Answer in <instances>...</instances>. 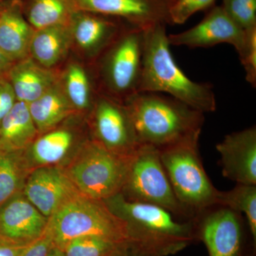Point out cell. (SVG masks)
<instances>
[{
	"label": "cell",
	"mask_w": 256,
	"mask_h": 256,
	"mask_svg": "<svg viewBox=\"0 0 256 256\" xmlns=\"http://www.w3.org/2000/svg\"><path fill=\"white\" fill-rule=\"evenodd\" d=\"M165 25L156 24L144 30L139 92L171 96L204 114L214 112L216 100L213 86L194 82L180 68L172 54Z\"/></svg>",
	"instance_id": "1"
},
{
	"label": "cell",
	"mask_w": 256,
	"mask_h": 256,
	"mask_svg": "<svg viewBox=\"0 0 256 256\" xmlns=\"http://www.w3.org/2000/svg\"><path fill=\"white\" fill-rule=\"evenodd\" d=\"M124 104L140 144L160 150L202 132L204 114L171 96L138 92Z\"/></svg>",
	"instance_id": "2"
},
{
	"label": "cell",
	"mask_w": 256,
	"mask_h": 256,
	"mask_svg": "<svg viewBox=\"0 0 256 256\" xmlns=\"http://www.w3.org/2000/svg\"><path fill=\"white\" fill-rule=\"evenodd\" d=\"M114 214L127 226L131 242L154 252L174 250L191 238L194 220L182 223L169 210L158 205L130 201L120 193L104 200Z\"/></svg>",
	"instance_id": "3"
},
{
	"label": "cell",
	"mask_w": 256,
	"mask_h": 256,
	"mask_svg": "<svg viewBox=\"0 0 256 256\" xmlns=\"http://www.w3.org/2000/svg\"><path fill=\"white\" fill-rule=\"evenodd\" d=\"M201 132L160 149V159L175 196L194 216L216 205L218 190L206 174L198 151Z\"/></svg>",
	"instance_id": "4"
},
{
	"label": "cell",
	"mask_w": 256,
	"mask_h": 256,
	"mask_svg": "<svg viewBox=\"0 0 256 256\" xmlns=\"http://www.w3.org/2000/svg\"><path fill=\"white\" fill-rule=\"evenodd\" d=\"M46 232L54 246L63 250L70 240L95 236L124 244L131 242L127 226L104 201L80 194L69 200L48 218Z\"/></svg>",
	"instance_id": "5"
},
{
	"label": "cell",
	"mask_w": 256,
	"mask_h": 256,
	"mask_svg": "<svg viewBox=\"0 0 256 256\" xmlns=\"http://www.w3.org/2000/svg\"><path fill=\"white\" fill-rule=\"evenodd\" d=\"M144 30L129 25L98 58L100 94L124 104L139 92Z\"/></svg>",
	"instance_id": "6"
},
{
	"label": "cell",
	"mask_w": 256,
	"mask_h": 256,
	"mask_svg": "<svg viewBox=\"0 0 256 256\" xmlns=\"http://www.w3.org/2000/svg\"><path fill=\"white\" fill-rule=\"evenodd\" d=\"M130 158L114 154L92 139L82 143L64 170L82 194L104 201L120 193Z\"/></svg>",
	"instance_id": "7"
},
{
	"label": "cell",
	"mask_w": 256,
	"mask_h": 256,
	"mask_svg": "<svg viewBox=\"0 0 256 256\" xmlns=\"http://www.w3.org/2000/svg\"><path fill=\"white\" fill-rule=\"evenodd\" d=\"M120 194L130 201L162 207L178 218H194L175 196L156 146L140 144L130 158Z\"/></svg>",
	"instance_id": "8"
},
{
	"label": "cell",
	"mask_w": 256,
	"mask_h": 256,
	"mask_svg": "<svg viewBox=\"0 0 256 256\" xmlns=\"http://www.w3.org/2000/svg\"><path fill=\"white\" fill-rule=\"evenodd\" d=\"M92 111V139L118 156L130 158L140 143L124 102L99 92Z\"/></svg>",
	"instance_id": "9"
},
{
	"label": "cell",
	"mask_w": 256,
	"mask_h": 256,
	"mask_svg": "<svg viewBox=\"0 0 256 256\" xmlns=\"http://www.w3.org/2000/svg\"><path fill=\"white\" fill-rule=\"evenodd\" d=\"M170 46L208 48L228 44L242 54L246 42V32L239 28L222 6L210 10L204 18L186 31L168 35Z\"/></svg>",
	"instance_id": "10"
},
{
	"label": "cell",
	"mask_w": 256,
	"mask_h": 256,
	"mask_svg": "<svg viewBox=\"0 0 256 256\" xmlns=\"http://www.w3.org/2000/svg\"><path fill=\"white\" fill-rule=\"evenodd\" d=\"M210 256H240L242 217L227 207L216 205L194 218Z\"/></svg>",
	"instance_id": "11"
},
{
	"label": "cell",
	"mask_w": 256,
	"mask_h": 256,
	"mask_svg": "<svg viewBox=\"0 0 256 256\" xmlns=\"http://www.w3.org/2000/svg\"><path fill=\"white\" fill-rule=\"evenodd\" d=\"M23 194L42 214L50 218L80 193L63 168L50 165L37 166L30 171Z\"/></svg>",
	"instance_id": "12"
},
{
	"label": "cell",
	"mask_w": 256,
	"mask_h": 256,
	"mask_svg": "<svg viewBox=\"0 0 256 256\" xmlns=\"http://www.w3.org/2000/svg\"><path fill=\"white\" fill-rule=\"evenodd\" d=\"M172 0H75L79 11L112 16L128 24L146 28L156 24H170Z\"/></svg>",
	"instance_id": "13"
},
{
	"label": "cell",
	"mask_w": 256,
	"mask_h": 256,
	"mask_svg": "<svg viewBox=\"0 0 256 256\" xmlns=\"http://www.w3.org/2000/svg\"><path fill=\"white\" fill-rule=\"evenodd\" d=\"M216 149L224 178L237 184L256 185V128L227 134Z\"/></svg>",
	"instance_id": "14"
},
{
	"label": "cell",
	"mask_w": 256,
	"mask_h": 256,
	"mask_svg": "<svg viewBox=\"0 0 256 256\" xmlns=\"http://www.w3.org/2000/svg\"><path fill=\"white\" fill-rule=\"evenodd\" d=\"M48 222L23 192L0 207V237L20 245L28 246L41 238Z\"/></svg>",
	"instance_id": "15"
},
{
	"label": "cell",
	"mask_w": 256,
	"mask_h": 256,
	"mask_svg": "<svg viewBox=\"0 0 256 256\" xmlns=\"http://www.w3.org/2000/svg\"><path fill=\"white\" fill-rule=\"evenodd\" d=\"M120 18L79 11L70 22L72 45L97 60L126 28Z\"/></svg>",
	"instance_id": "16"
},
{
	"label": "cell",
	"mask_w": 256,
	"mask_h": 256,
	"mask_svg": "<svg viewBox=\"0 0 256 256\" xmlns=\"http://www.w3.org/2000/svg\"><path fill=\"white\" fill-rule=\"evenodd\" d=\"M34 32L24 14L22 0H0V50L13 62L28 56Z\"/></svg>",
	"instance_id": "17"
},
{
	"label": "cell",
	"mask_w": 256,
	"mask_h": 256,
	"mask_svg": "<svg viewBox=\"0 0 256 256\" xmlns=\"http://www.w3.org/2000/svg\"><path fill=\"white\" fill-rule=\"evenodd\" d=\"M60 76L55 69L45 68L28 56L14 62L6 78L16 100L30 104L53 86Z\"/></svg>",
	"instance_id": "18"
},
{
	"label": "cell",
	"mask_w": 256,
	"mask_h": 256,
	"mask_svg": "<svg viewBox=\"0 0 256 256\" xmlns=\"http://www.w3.org/2000/svg\"><path fill=\"white\" fill-rule=\"evenodd\" d=\"M64 122L40 134L25 150L30 166L31 162L36 164L35 168L57 164L70 153L77 142L78 133L73 126Z\"/></svg>",
	"instance_id": "19"
},
{
	"label": "cell",
	"mask_w": 256,
	"mask_h": 256,
	"mask_svg": "<svg viewBox=\"0 0 256 256\" xmlns=\"http://www.w3.org/2000/svg\"><path fill=\"white\" fill-rule=\"evenodd\" d=\"M72 46L70 24L40 28L32 35L28 56L45 68L55 69Z\"/></svg>",
	"instance_id": "20"
},
{
	"label": "cell",
	"mask_w": 256,
	"mask_h": 256,
	"mask_svg": "<svg viewBox=\"0 0 256 256\" xmlns=\"http://www.w3.org/2000/svg\"><path fill=\"white\" fill-rule=\"evenodd\" d=\"M28 106L38 136L57 127L76 114L64 92L60 76L53 86Z\"/></svg>",
	"instance_id": "21"
},
{
	"label": "cell",
	"mask_w": 256,
	"mask_h": 256,
	"mask_svg": "<svg viewBox=\"0 0 256 256\" xmlns=\"http://www.w3.org/2000/svg\"><path fill=\"white\" fill-rule=\"evenodd\" d=\"M38 136L28 104L16 101L0 122V150H26Z\"/></svg>",
	"instance_id": "22"
},
{
	"label": "cell",
	"mask_w": 256,
	"mask_h": 256,
	"mask_svg": "<svg viewBox=\"0 0 256 256\" xmlns=\"http://www.w3.org/2000/svg\"><path fill=\"white\" fill-rule=\"evenodd\" d=\"M25 18L34 30L69 24L79 10L75 0H22Z\"/></svg>",
	"instance_id": "23"
},
{
	"label": "cell",
	"mask_w": 256,
	"mask_h": 256,
	"mask_svg": "<svg viewBox=\"0 0 256 256\" xmlns=\"http://www.w3.org/2000/svg\"><path fill=\"white\" fill-rule=\"evenodd\" d=\"M31 170L25 150H0V207L23 192Z\"/></svg>",
	"instance_id": "24"
},
{
	"label": "cell",
	"mask_w": 256,
	"mask_h": 256,
	"mask_svg": "<svg viewBox=\"0 0 256 256\" xmlns=\"http://www.w3.org/2000/svg\"><path fill=\"white\" fill-rule=\"evenodd\" d=\"M60 80L64 92L76 112L92 110L98 95H94L92 84L85 67L77 62H72L60 76Z\"/></svg>",
	"instance_id": "25"
},
{
	"label": "cell",
	"mask_w": 256,
	"mask_h": 256,
	"mask_svg": "<svg viewBox=\"0 0 256 256\" xmlns=\"http://www.w3.org/2000/svg\"><path fill=\"white\" fill-rule=\"evenodd\" d=\"M216 205L227 207L239 214H244L254 242H256V185L237 184L230 191H218Z\"/></svg>",
	"instance_id": "26"
},
{
	"label": "cell",
	"mask_w": 256,
	"mask_h": 256,
	"mask_svg": "<svg viewBox=\"0 0 256 256\" xmlns=\"http://www.w3.org/2000/svg\"><path fill=\"white\" fill-rule=\"evenodd\" d=\"M127 242L120 244L102 237L86 236L70 240L63 252L65 256H114Z\"/></svg>",
	"instance_id": "27"
},
{
	"label": "cell",
	"mask_w": 256,
	"mask_h": 256,
	"mask_svg": "<svg viewBox=\"0 0 256 256\" xmlns=\"http://www.w3.org/2000/svg\"><path fill=\"white\" fill-rule=\"evenodd\" d=\"M222 6L244 31L256 28V0H224Z\"/></svg>",
	"instance_id": "28"
},
{
	"label": "cell",
	"mask_w": 256,
	"mask_h": 256,
	"mask_svg": "<svg viewBox=\"0 0 256 256\" xmlns=\"http://www.w3.org/2000/svg\"><path fill=\"white\" fill-rule=\"evenodd\" d=\"M215 1L216 0H172L168 11L170 23L182 24L192 15L210 8Z\"/></svg>",
	"instance_id": "29"
},
{
	"label": "cell",
	"mask_w": 256,
	"mask_h": 256,
	"mask_svg": "<svg viewBox=\"0 0 256 256\" xmlns=\"http://www.w3.org/2000/svg\"><path fill=\"white\" fill-rule=\"evenodd\" d=\"M246 72V79L252 87L256 86V28L246 31V42L244 52L239 56Z\"/></svg>",
	"instance_id": "30"
},
{
	"label": "cell",
	"mask_w": 256,
	"mask_h": 256,
	"mask_svg": "<svg viewBox=\"0 0 256 256\" xmlns=\"http://www.w3.org/2000/svg\"><path fill=\"white\" fill-rule=\"evenodd\" d=\"M14 90L6 77H0V122L16 102Z\"/></svg>",
	"instance_id": "31"
},
{
	"label": "cell",
	"mask_w": 256,
	"mask_h": 256,
	"mask_svg": "<svg viewBox=\"0 0 256 256\" xmlns=\"http://www.w3.org/2000/svg\"><path fill=\"white\" fill-rule=\"evenodd\" d=\"M54 246L53 242L46 230L41 238L25 248L20 256H46L50 248Z\"/></svg>",
	"instance_id": "32"
},
{
	"label": "cell",
	"mask_w": 256,
	"mask_h": 256,
	"mask_svg": "<svg viewBox=\"0 0 256 256\" xmlns=\"http://www.w3.org/2000/svg\"><path fill=\"white\" fill-rule=\"evenodd\" d=\"M26 246L0 237V256H20Z\"/></svg>",
	"instance_id": "33"
},
{
	"label": "cell",
	"mask_w": 256,
	"mask_h": 256,
	"mask_svg": "<svg viewBox=\"0 0 256 256\" xmlns=\"http://www.w3.org/2000/svg\"><path fill=\"white\" fill-rule=\"evenodd\" d=\"M130 242H128L124 246L117 254H114V256H142L146 252H150L146 248H143L142 246L134 242V248L130 249ZM152 254V252H150Z\"/></svg>",
	"instance_id": "34"
},
{
	"label": "cell",
	"mask_w": 256,
	"mask_h": 256,
	"mask_svg": "<svg viewBox=\"0 0 256 256\" xmlns=\"http://www.w3.org/2000/svg\"><path fill=\"white\" fill-rule=\"evenodd\" d=\"M14 63L0 50V77H6Z\"/></svg>",
	"instance_id": "35"
},
{
	"label": "cell",
	"mask_w": 256,
	"mask_h": 256,
	"mask_svg": "<svg viewBox=\"0 0 256 256\" xmlns=\"http://www.w3.org/2000/svg\"><path fill=\"white\" fill-rule=\"evenodd\" d=\"M46 256H65L63 250L54 246Z\"/></svg>",
	"instance_id": "36"
}]
</instances>
